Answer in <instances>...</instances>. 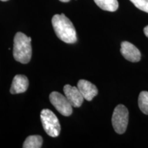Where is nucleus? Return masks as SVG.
Instances as JSON below:
<instances>
[{
    "label": "nucleus",
    "instance_id": "obj_1",
    "mask_svg": "<svg viewBox=\"0 0 148 148\" xmlns=\"http://www.w3.org/2000/svg\"><path fill=\"white\" fill-rule=\"evenodd\" d=\"M52 26L58 38L66 43H75L77 35L73 24L64 14H55L51 19Z\"/></svg>",
    "mask_w": 148,
    "mask_h": 148
},
{
    "label": "nucleus",
    "instance_id": "obj_2",
    "mask_svg": "<svg viewBox=\"0 0 148 148\" xmlns=\"http://www.w3.org/2000/svg\"><path fill=\"white\" fill-rule=\"evenodd\" d=\"M30 37L22 32H17L14 38L13 56L17 62L28 63L32 57V45Z\"/></svg>",
    "mask_w": 148,
    "mask_h": 148
},
{
    "label": "nucleus",
    "instance_id": "obj_3",
    "mask_svg": "<svg viewBox=\"0 0 148 148\" xmlns=\"http://www.w3.org/2000/svg\"><path fill=\"white\" fill-rule=\"evenodd\" d=\"M40 120L44 130L49 136L57 137L60 134V123L52 111L49 109H43L40 112Z\"/></svg>",
    "mask_w": 148,
    "mask_h": 148
},
{
    "label": "nucleus",
    "instance_id": "obj_4",
    "mask_svg": "<svg viewBox=\"0 0 148 148\" xmlns=\"http://www.w3.org/2000/svg\"><path fill=\"white\" fill-rule=\"evenodd\" d=\"M129 112L126 107L119 104L114 108L112 116V125L116 133L123 134L128 124Z\"/></svg>",
    "mask_w": 148,
    "mask_h": 148
},
{
    "label": "nucleus",
    "instance_id": "obj_5",
    "mask_svg": "<svg viewBox=\"0 0 148 148\" xmlns=\"http://www.w3.org/2000/svg\"><path fill=\"white\" fill-rule=\"evenodd\" d=\"M49 100L58 112L63 116H69L72 114L73 106L65 95L64 96L58 92L53 91L49 95Z\"/></svg>",
    "mask_w": 148,
    "mask_h": 148
},
{
    "label": "nucleus",
    "instance_id": "obj_6",
    "mask_svg": "<svg viewBox=\"0 0 148 148\" xmlns=\"http://www.w3.org/2000/svg\"><path fill=\"white\" fill-rule=\"evenodd\" d=\"M63 91L64 95L67 98L72 106L79 108L82 106L84 98L78 88L72 86L69 84H66L63 88Z\"/></svg>",
    "mask_w": 148,
    "mask_h": 148
},
{
    "label": "nucleus",
    "instance_id": "obj_7",
    "mask_svg": "<svg viewBox=\"0 0 148 148\" xmlns=\"http://www.w3.org/2000/svg\"><path fill=\"white\" fill-rule=\"evenodd\" d=\"M121 53L127 60L132 62H138L141 58V54L138 48L127 41L121 42Z\"/></svg>",
    "mask_w": 148,
    "mask_h": 148
},
{
    "label": "nucleus",
    "instance_id": "obj_8",
    "mask_svg": "<svg viewBox=\"0 0 148 148\" xmlns=\"http://www.w3.org/2000/svg\"><path fill=\"white\" fill-rule=\"evenodd\" d=\"M77 87L82 93L84 99L88 101H91L98 94V89L95 85L86 79L79 80L77 82Z\"/></svg>",
    "mask_w": 148,
    "mask_h": 148
},
{
    "label": "nucleus",
    "instance_id": "obj_9",
    "mask_svg": "<svg viewBox=\"0 0 148 148\" xmlns=\"http://www.w3.org/2000/svg\"><path fill=\"white\" fill-rule=\"evenodd\" d=\"M28 86L29 81L25 75H16L12 80L10 91L12 94L22 93L26 91Z\"/></svg>",
    "mask_w": 148,
    "mask_h": 148
},
{
    "label": "nucleus",
    "instance_id": "obj_10",
    "mask_svg": "<svg viewBox=\"0 0 148 148\" xmlns=\"http://www.w3.org/2000/svg\"><path fill=\"white\" fill-rule=\"evenodd\" d=\"M94 1L101 9L109 12H114L119 7L117 0H94Z\"/></svg>",
    "mask_w": 148,
    "mask_h": 148
},
{
    "label": "nucleus",
    "instance_id": "obj_11",
    "mask_svg": "<svg viewBox=\"0 0 148 148\" xmlns=\"http://www.w3.org/2000/svg\"><path fill=\"white\" fill-rule=\"evenodd\" d=\"M42 145V138L39 135H31L24 141L23 148H40Z\"/></svg>",
    "mask_w": 148,
    "mask_h": 148
},
{
    "label": "nucleus",
    "instance_id": "obj_12",
    "mask_svg": "<svg viewBox=\"0 0 148 148\" xmlns=\"http://www.w3.org/2000/svg\"><path fill=\"white\" fill-rule=\"evenodd\" d=\"M138 104L143 113L148 114V91H141L138 98Z\"/></svg>",
    "mask_w": 148,
    "mask_h": 148
},
{
    "label": "nucleus",
    "instance_id": "obj_13",
    "mask_svg": "<svg viewBox=\"0 0 148 148\" xmlns=\"http://www.w3.org/2000/svg\"><path fill=\"white\" fill-rule=\"evenodd\" d=\"M136 8L148 13V0H130Z\"/></svg>",
    "mask_w": 148,
    "mask_h": 148
},
{
    "label": "nucleus",
    "instance_id": "obj_14",
    "mask_svg": "<svg viewBox=\"0 0 148 148\" xmlns=\"http://www.w3.org/2000/svg\"><path fill=\"white\" fill-rule=\"evenodd\" d=\"M143 32H144V34H145V36L148 38V25H147V26L144 27Z\"/></svg>",
    "mask_w": 148,
    "mask_h": 148
},
{
    "label": "nucleus",
    "instance_id": "obj_15",
    "mask_svg": "<svg viewBox=\"0 0 148 148\" xmlns=\"http://www.w3.org/2000/svg\"><path fill=\"white\" fill-rule=\"evenodd\" d=\"M59 1H62V2H69L70 0H59Z\"/></svg>",
    "mask_w": 148,
    "mask_h": 148
},
{
    "label": "nucleus",
    "instance_id": "obj_16",
    "mask_svg": "<svg viewBox=\"0 0 148 148\" xmlns=\"http://www.w3.org/2000/svg\"><path fill=\"white\" fill-rule=\"evenodd\" d=\"M0 1H8V0H0Z\"/></svg>",
    "mask_w": 148,
    "mask_h": 148
}]
</instances>
